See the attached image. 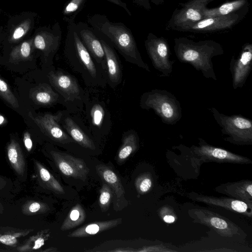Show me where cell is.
Here are the masks:
<instances>
[{"instance_id":"28","label":"cell","mask_w":252,"mask_h":252,"mask_svg":"<svg viewBox=\"0 0 252 252\" xmlns=\"http://www.w3.org/2000/svg\"><path fill=\"white\" fill-rule=\"evenodd\" d=\"M35 50L32 36H30L9 51V60L12 63L28 60L32 58L33 52Z\"/></svg>"},{"instance_id":"39","label":"cell","mask_w":252,"mask_h":252,"mask_svg":"<svg viewBox=\"0 0 252 252\" xmlns=\"http://www.w3.org/2000/svg\"><path fill=\"white\" fill-rule=\"evenodd\" d=\"M23 142L27 151L30 152L32 147V142L30 134L28 132H26L24 133Z\"/></svg>"},{"instance_id":"25","label":"cell","mask_w":252,"mask_h":252,"mask_svg":"<svg viewBox=\"0 0 252 252\" xmlns=\"http://www.w3.org/2000/svg\"><path fill=\"white\" fill-rule=\"evenodd\" d=\"M139 138L136 131L130 129L123 133L122 144L119 149L116 160L119 164L125 162L126 160L138 150Z\"/></svg>"},{"instance_id":"45","label":"cell","mask_w":252,"mask_h":252,"mask_svg":"<svg viewBox=\"0 0 252 252\" xmlns=\"http://www.w3.org/2000/svg\"><path fill=\"white\" fill-rule=\"evenodd\" d=\"M3 208L1 204L0 203V213H1L3 211Z\"/></svg>"},{"instance_id":"40","label":"cell","mask_w":252,"mask_h":252,"mask_svg":"<svg viewBox=\"0 0 252 252\" xmlns=\"http://www.w3.org/2000/svg\"><path fill=\"white\" fill-rule=\"evenodd\" d=\"M109 2H110L111 3H113V4H115L120 7H121L122 8H123L126 12L129 15L131 16V13L129 10L128 8L127 7L126 3L123 1H122L121 0H106Z\"/></svg>"},{"instance_id":"38","label":"cell","mask_w":252,"mask_h":252,"mask_svg":"<svg viewBox=\"0 0 252 252\" xmlns=\"http://www.w3.org/2000/svg\"><path fill=\"white\" fill-rule=\"evenodd\" d=\"M160 216L162 217L163 220L167 223H173L176 220V217L172 210L165 206L160 210Z\"/></svg>"},{"instance_id":"13","label":"cell","mask_w":252,"mask_h":252,"mask_svg":"<svg viewBox=\"0 0 252 252\" xmlns=\"http://www.w3.org/2000/svg\"><path fill=\"white\" fill-rule=\"evenodd\" d=\"M62 112L63 110H60L55 114L46 113L32 119L43 133L51 141L63 145L76 143L60 124Z\"/></svg>"},{"instance_id":"33","label":"cell","mask_w":252,"mask_h":252,"mask_svg":"<svg viewBox=\"0 0 252 252\" xmlns=\"http://www.w3.org/2000/svg\"><path fill=\"white\" fill-rule=\"evenodd\" d=\"M87 0H69L63 6L62 14L67 23L74 22L75 18L85 6Z\"/></svg>"},{"instance_id":"18","label":"cell","mask_w":252,"mask_h":252,"mask_svg":"<svg viewBox=\"0 0 252 252\" xmlns=\"http://www.w3.org/2000/svg\"><path fill=\"white\" fill-rule=\"evenodd\" d=\"M189 197L194 201L202 202L211 206L220 207L249 218L252 216V205L235 198L217 197L194 192L190 193Z\"/></svg>"},{"instance_id":"22","label":"cell","mask_w":252,"mask_h":252,"mask_svg":"<svg viewBox=\"0 0 252 252\" xmlns=\"http://www.w3.org/2000/svg\"><path fill=\"white\" fill-rule=\"evenodd\" d=\"M9 162L18 176L22 180L27 177L25 158L20 145L15 139H11L6 147Z\"/></svg>"},{"instance_id":"34","label":"cell","mask_w":252,"mask_h":252,"mask_svg":"<svg viewBox=\"0 0 252 252\" xmlns=\"http://www.w3.org/2000/svg\"><path fill=\"white\" fill-rule=\"evenodd\" d=\"M113 200V192L110 187L106 183L103 184L100 190L98 200L99 207L103 212H106Z\"/></svg>"},{"instance_id":"42","label":"cell","mask_w":252,"mask_h":252,"mask_svg":"<svg viewBox=\"0 0 252 252\" xmlns=\"http://www.w3.org/2000/svg\"><path fill=\"white\" fill-rule=\"evenodd\" d=\"M5 37V30L2 27H0V44L3 43Z\"/></svg>"},{"instance_id":"1","label":"cell","mask_w":252,"mask_h":252,"mask_svg":"<svg viewBox=\"0 0 252 252\" xmlns=\"http://www.w3.org/2000/svg\"><path fill=\"white\" fill-rule=\"evenodd\" d=\"M63 56L68 65L81 75L86 86L103 88L107 85V72L93 59L84 45L75 22L67 23Z\"/></svg>"},{"instance_id":"15","label":"cell","mask_w":252,"mask_h":252,"mask_svg":"<svg viewBox=\"0 0 252 252\" xmlns=\"http://www.w3.org/2000/svg\"><path fill=\"white\" fill-rule=\"evenodd\" d=\"M56 167L64 175L85 181L90 169L81 158L54 149L49 151Z\"/></svg>"},{"instance_id":"37","label":"cell","mask_w":252,"mask_h":252,"mask_svg":"<svg viewBox=\"0 0 252 252\" xmlns=\"http://www.w3.org/2000/svg\"><path fill=\"white\" fill-rule=\"evenodd\" d=\"M48 210V205L45 203L35 201H30L23 206L22 211L23 214L30 215L44 213Z\"/></svg>"},{"instance_id":"43","label":"cell","mask_w":252,"mask_h":252,"mask_svg":"<svg viewBox=\"0 0 252 252\" xmlns=\"http://www.w3.org/2000/svg\"><path fill=\"white\" fill-rule=\"evenodd\" d=\"M6 184V181L4 178L0 176V189H3Z\"/></svg>"},{"instance_id":"14","label":"cell","mask_w":252,"mask_h":252,"mask_svg":"<svg viewBox=\"0 0 252 252\" xmlns=\"http://www.w3.org/2000/svg\"><path fill=\"white\" fill-rule=\"evenodd\" d=\"M60 123L64 131L81 147L94 150L96 146L91 138L88 126L78 117L63 110Z\"/></svg>"},{"instance_id":"2","label":"cell","mask_w":252,"mask_h":252,"mask_svg":"<svg viewBox=\"0 0 252 252\" xmlns=\"http://www.w3.org/2000/svg\"><path fill=\"white\" fill-rule=\"evenodd\" d=\"M87 22L99 38L117 50L126 62L151 72L142 60L131 31L124 24L111 22L106 15L100 14L88 16Z\"/></svg>"},{"instance_id":"11","label":"cell","mask_w":252,"mask_h":252,"mask_svg":"<svg viewBox=\"0 0 252 252\" xmlns=\"http://www.w3.org/2000/svg\"><path fill=\"white\" fill-rule=\"evenodd\" d=\"M189 214L193 222L207 226L222 236L232 237L240 236L243 233L236 224L210 210L192 209L189 211Z\"/></svg>"},{"instance_id":"7","label":"cell","mask_w":252,"mask_h":252,"mask_svg":"<svg viewBox=\"0 0 252 252\" xmlns=\"http://www.w3.org/2000/svg\"><path fill=\"white\" fill-rule=\"evenodd\" d=\"M84 108L91 133L94 135H104L110 131L112 122L104 100L96 96H92L87 90Z\"/></svg>"},{"instance_id":"23","label":"cell","mask_w":252,"mask_h":252,"mask_svg":"<svg viewBox=\"0 0 252 252\" xmlns=\"http://www.w3.org/2000/svg\"><path fill=\"white\" fill-rule=\"evenodd\" d=\"M122 222V218L94 222L75 230L67 236L71 238L89 237L113 228L120 224Z\"/></svg>"},{"instance_id":"5","label":"cell","mask_w":252,"mask_h":252,"mask_svg":"<svg viewBox=\"0 0 252 252\" xmlns=\"http://www.w3.org/2000/svg\"><path fill=\"white\" fill-rule=\"evenodd\" d=\"M140 107L152 109L165 124L174 125L182 118L181 104L175 95L165 90L153 89L144 93L139 101Z\"/></svg>"},{"instance_id":"35","label":"cell","mask_w":252,"mask_h":252,"mask_svg":"<svg viewBox=\"0 0 252 252\" xmlns=\"http://www.w3.org/2000/svg\"><path fill=\"white\" fill-rule=\"evenodd\" d=\"M152 186V176L149 173H143L135 179V188L139 194H143L148 192L151 189Z\"/></svg>"},{"instance_id":"20","label":"cell","mask_w":252,"mask_h":252,"mask_svg":"<svg viewBox=\"0 0 252 252\" xmlns=\"http://www.w3.org/2000/svg\"><path fill=\"white\" fill-rule=\"evenodd\" d=\"M99 39L105 55L107 84L114 89L122 81L123 72L121 62L115 49L105 40Z\"/></svg>"},{"instance_id":"27","label":"cell","mask_w":252,"mask_h":252,"mask_svg":"<svg viewBox=\"0 0 252 252\" xmlns=\"http://www.w3.org/2000/svg\"><path fill=\"white\" fill-rule=\"evenodd\" d=\"M33 163L40 185L56 193H64L65 191L62 185L43 164L36 159H33Z\"/></svg>"},{"instance_id":"44","label":"cell","mask_w":252,"mask_h":252,"mask_svg":"<svg viewBox=\"0 0 252 252\" xmlns=\"http://www.w3.org/2000/svg\"><path fill=\"white\" fill-rule=\"evenodd\" d=\"M5 121L4 118L1 115H0V125L2 124Z\"/></svg>"},{"instance_id":"29","label":"cell","mask_w":252,"mask_h":252,"mask_svg":"<svg viewBox=\"0 0 252 252\" xmlns=\"http://www.w3.org/2000/svg\"><path fill=\"white\" fill-rule=\"evenodd\" d=\"M85 219L84 209L81 204H76L69 211L61 227V230L66 231L74 228L82 224Z\"/></svg>"},{"instance_id":"4","label":"cell","mask_w":252,"mask_h":252,"mask_svg":"<svg viewBox=\"0 0 252 252\" xmlns=\"http://www.w3.org/2000/svg\"><path fill=\"white\" fill-rule=\"evenodd\" d=\"M47 77L50 84L61 96L66 110L72 114L83 110L87 90L75 76L62 69H51Z\"/></svg>"},{"instance_id":"16","label":"cell","mask_w":252,"mask_h":252,"mask_svg":"<svg viewBox=\"0 0 252 252\" xmlns=\"http://www.w3.org/2000/svg\"><path fill=\"white\" fill-rule=\"evenodd\" d=\"M252 66V45L243 46L239 57L232 58L230 63L232 87L234 90L242 88L250 75Z\"/></svg>"},{"instance_id":"21","label":"cell","mask_w":252,"mask_h":252,"mask_svg":"<svg viewBox=\"0 0 252 252\" xmlns=\"http://www.w3.org/2000/svg\"><path fill=\"white\" fill-rule=\"evenodd\" d=\"M216 191L252 205V182L245 180L222 184Z\"/></svg>"},{"instance_id":"41","label":"cell","mask_w":252,"mask_h":252,"mask_svg":"<svg viewBox=\"0 0 252 252\" xmlns=\"http://www.w3.org/2000/svg\"><path fill=\"white\" fill-rule=\"evenodd\" d=\"M154 1L155 0H151ZM133 2L137 5L141 6L145 9H148L150 8L149 0H133Z\"/></svg>"},{"instance_id":"31","label":"cell","mask_w":252,"mask_h":252,"mask_svg":"<svg viewBox=\"0 0 252 252\" xmlns=\"http://www.w3.org/2000/svg\"><path fill=\"white\" fill-rule=\"evenodd\" d=\"M50 235L49 229L41 230L27 239L22 245L17 248L19 252H32L41 248Z\"/></svg>"},{"instance_id":"26","label":"cell","mask_w":252,"mask_h":252,"mask_svg":"<svg viewBox=\"0 0 252 252\" xmlns=\"http://www.w3.org/2000/svg\"><path fill=\"white\" fill-rule=\"evenodd\" d=\"M222 16L203 19L184 29L187 31H205L217 30L228 27L237 19L236 16Z\"/></svg>"},{"instance_id":"3","label":"cell","mask_w":252,"mask_h":252,"mask_svg":"<svg viewBox=\"0 0 252 252\" xmlns=\"http://www.w3.org/2000/svg\"><path fill=\"white\" fill-rule=\"evenodd\" d=\"M174 50L181 63H189L206 78L217 80L212 59L223 54L220 44L213 41L195 42L185 38L177 39Z\"/></svg>"},{"instance_id":"24","label":"cell","mask_w":252,"mask_h":252,"mask_svg":"<svg viewBox=\"0 0 252 252\" xmlns=\"http://www.w3.org/2000/svg\"><path fill=\"white\" fill-rule=\"evenodd\" d=\"M32 97L36 104L42 106L63 104V100L60 94L50 84L46 83L38 85L34 90Z\"/></svg>"},{"instance_id":"10","label":"cell","mask_w":252,"mask_h":252,"mask_svg":"<svg viewBox=\"0 0 252 252\" xmlns=\"http://www.w3.org/2000/svg\"><path fill=\"white\" fill-rule=\"evenodd\" d=\"M36 14L32 12H24L11 17L8 21L4 47L10 51L14 46L30 37L35 25Z\"/></svg>"},{"instance_id":"17","label":"cell","mask_w":252,"mask_h":252,"mask_svg":"<svg viewBox=\"0 0 252 252\" xmlns=\"http://www.w3.org/2000/svg\"><path fill=\"white\" fill-rule=\"evenodd\" d=\"M77 32L84 45L93 59L106 72L104 51L99 37L93 29L87 23H76Z\"/></svg>"},{"instance_id":"19","label":"cell","mask_w":252,"mask_h":252,"mask_svg":"<svg viewBox=\"0 0 252 252\" xmlns=\"http://www.w3.org/2000/svg\"><path fill=\"white\" fill-rule=\"evenodd\" d=\"M98 175L111 188L113 192V207L116 211H121L128 205L126 192L120 178L110 167L104 164L95 166Z\"/></svg>"},{"instance_id":"36","label":"cell","mask_w":252,"mask_h":252,"mask_svg":"<svg viewBox=\"0 0 252 252\" xmlns=\"http://www.w3.org/2000/svg\"><path fill=\"white\" fill-rule=\"evenodd\" d=\"M0 96L14 108H19L18 100L8 84L0 77Z\"/></svg>"},{"instance_id":"8","label":"cell","mask_w":252,"mask_h":252,"mask_svg":"<svg viewBox=\"0 0 252 252\" xmlns=\"http://www.w3.org/2000/svg\"><path fill=\"white\" fill-rule=\"evenodd\" d=\"M32 36L35 50L39 52L44 63L50 67L62 41V31L59 23L57 22L52 27H38Z\"/></svg>"},{"instance_id":"30","label":"cell","mask_w":252,"mask_h":252,"mask_svg":"<svg viewBox=\"0 0 252 252\" xmlns=\"http://www.w3.org/2000/svg\"><path fill=\"white\" fill-rule=\"evenodd\" d=\"M32 229H21L13 228H0V243L12 247L18 243L20 238L28 235Z\"/></svg>"},{"instance_id":"32","label":"cell","mask_w":252,"mask_h":252,"mask_svg":"<svg viewBox=\"0 0 252 252\" xmlns=\"http://www.w3.org/2000/svg\"><path fill=\"white\" fill-rule=\"evenodd\" d=\"M246 0H238L224 3L219 8L211 9H204V18L226 16L230 13L240 8L245 3Z\"/></svg>"},{"instance_id":"12","label":"cell","mask_w":252,"mask_h":252,"mask_svg":"<svg viewBox=\"0 0 252 252\" xmlns=\"http://www.w3.org/2000/svg\"><path fill=\"white\" fill-rule=\"evenodd\" d=\"M145 46L153 67L162 74L160 76L170 77L175 61L170 60V49L165 40L150 33Z\"/></svg>"},{"instance_id":"9","label":"cell","mask_w":252,"mask_h":252,"mask_svg":"<svg viewBox=\"0 0 252 252\" xmlns=\"http://www.w3.org/2000/svg\"><path fill=\"white\" fill-rule=\"evenodd\" d=\"M199 146H192L188 149L191 159L196 162H216L248 164L252 162L249 158L235 154L228 151L207 144L199 138Z\"/></svg>"},{"instance_id":"6","label":"cell","mask_w":252,"mask_h":252,"mask_svg":"<svg viewBox=\"0 0 252 252\" xmlns=\"http://www.w3.org/2000/svg\"><path fill=\"white\" fill-rule=\"evenodd\" d=\"M213 118L231 143L240 145L252 144V122L241 115L228 116L220 113L216 108L210 109Z\"/></svg>"}]
</instances>
